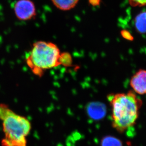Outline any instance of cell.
<instances>
[{"label":"cell","instance_id":"obj_10","mask_svg":"<svg viewBox=\"0 0 146 146\" xmlns=\"http://www.w3.org/2000/svg\"><path fill=\"white\" fill-rule=\"evenodd\" d=\"M60 65H63L65 67H70L72 64V56L68 52L61 53L59 59Z\"/></svg>","mask_w":146,"mask_h":146},{"label":"cell","instance_id":"obj_7","mask_svg":"<svg viewBox=\"0 0 146 146\" xmlns=\"http://www.w3.org/2000/svg\"><path fill=\"white\" fill-rule=\"evenodd\" d=\"M134 24L138 32L141 34L146 33V11L141 12L136 17Z\"/></svg>","mask_w":146,"mask_h":146},{"label":"cell","instance_id":"obj_12","mask_svg":"<svg viewBox=\"0 0 146 146\" xmlns=\"http://www.w3.org/2000/svg\"><path fill=\"white\" fill-rule=\"evenodd\" d=\"M129 1L132 6H143L146 5V0H129Z\"/></svg>","mask_w":146,"mask_h":146},{"label":"cell","instance_id":"obj_8","mask_svg":"<svg viewBox=\"0 0 146 146\" xmlns=\"http://www.w3.org/2000/svg\"><path fill=\"white\" fill-rule=\"evenodd\" d=\"M53 4L60 10L68 11L76 6L79 0H52Z\"/></svg>","mask_w":146,"mask_h":146},{"label":"cell","instance_id":"obj_6","mask_svg":"<svg viewBox=\"0 0 146 146\" xmlns=\"http://www.w3.org/2000/svg\"><path fill=\"white\" fill-rule=\"evenodd\" d=\"M87 113L90 118L100 120L106 116V110L105 106L100 103H91L88 107Z\"/></svg>","mask_w":146,"mask_h":146},{"label":"cell","instance_id":"obj_2","mask_svg":"<svg viewBox=\"0 0 146 146\" xmlns=\"http://www.w3.org/2000/svg\"><path fill=\"white\" fill-rule=\"evenodd\" d=\"M61 54L56 44L40 40L33 44L26 57V63L34 74L42 77L46 71L60 66Z\"/></svg>","mask_w":146,"mask_h":146},{"label":"cell","instance_id":"obj_1","mask_svg":"<svg viewBox=\"0 0 146 146\" xmlns=\"http://www.w3.org/2000/svg\"><path fill=\"white\" fill-rule=\"evenodd\" d=\"M108 99L112 108V125L114 128L123 132L135 125L143 102L133 91L111 94Z\"/></svg>","mask_w":146,"mask_h":146},{"label":"cell","instance_id":"obj_3","mask_svg":"<svg viewBox=\"0 0 146 146\" xmlns=\"http://www.w3.org/2000/svg\"><path fill=\"white\" fill-rule=\"evenodd\" d=\"M3 121L5 134V138L1 141L3 146H27L26 138L31 129L29 120L14 112Z\"/></svg>","mask_w":146,"mask_h":146},{"label":"cell","instance_id":"obj_4","mask_svg":"<svg viewBox=\"0 0 146 146\" xmlns=\"http://www.w3.org/2000/svg\"><path fill=\"white\" fill-rule=\"evenodd\" d=\"M16 16L21 21L31 20L36 16L34 3L31 0H19L14 8Z\"/></svg>","mask_w":146,"mask_h":146},{"label":"cell","instance_id":"obj_9","mask_svg":"<svg viewBox=\"0 0 146 146\" xmlns=\"http://www.w3.org/2000/svg\"><path fill=\"white\" fill-rule=\"evenodd\" d=\"M101 146H123L120 139L115 137L108 135L104 137L101 140Z\"/></svg>","mask_w":146,"mask_h":146},{"label":"cell","instance_id":"obj_13","mask_svg":"<svg viewBox=\"0 0 146 146\" xmlns=\"http://www.w3.org/2000/svg\"><path fill=\"white\" fill-rule=\"evenodd\" d=\"M121 34L124 39H126L128 40H130V41L133 40V37L132 36V35L131 34L130 32L128 31V30H125V29L121 30Z\"/></svg>","mask_w":146,"mask_h":146},{"label":"cell","instance_id":"obj_14","mask_svg":"<svg viewBox=\"0 0 146 146\" xmlns=\"http://www.w3.org/2000/svg\"><path fill=\"white\" fill-rule=\"evenodd\" d=\"M90 4L94 6L99 5L100 3V0H89Z\"/></svg>","mask_w":146,"mask_h":146},{"label":"cell","instance_id":"obj_5","mask_svg":"<svg viewBox=\"0 0 146 146\" xmlns=\"http://www.w3.org/2000/svg\"><path fill=\"white\" fill-rule=\"evenodd\" d=\"M130 86L136 94H146V70L139 69L131 78Z\"/></svg>","mask_w":146,"mask_h":146},{"label":"cell","instance_id":"obj_11","mask_svg":"<svg viewBox=\"0 0 146 146\" xmlns=\"http://www.w3.org/2000/svg\"><path fill=\"white\" fill-rule=\"evenodd\" d=\"M14 112L10 109L8 105L5 103H0V120L2 121Z\"/></svg>","mask_w":146,"mask_h":146}]
</instances>
